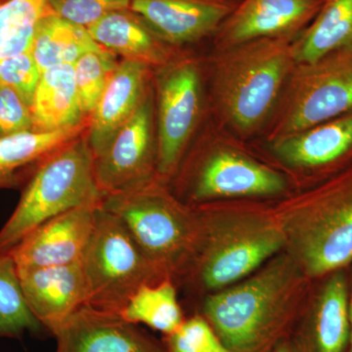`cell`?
<instances>
[{
	"mask_svg": "<svg viewBox=\"0 0 352 352\" xmlns=\"http://www.w3.org/2000/svg\"><path fill=\"white\" fill-rule=\"evenodd\" d=\"M293 43L254 39L205 52L210 119L243 142L263 138L296 64Z\"/></svg>",
	"mask_w": 352,
	"mask_h": 352,
	"instance_id": "1",
	"label": "cell"
},
{
	"mask_svg": "<svg viewBox=\"0 0 352 352\" xmlns=\"http://www.w3.org/2000/svg\"><path fill=\"white\" fill-rule=\"evenodd\" d=\"M182 203L198 207L226 199L286 196L292 183L208 117L168 183Z\"/></svg>",
	"mask_w": 352,
	"mask_h": 352,
	"instance_id": "2",
	"label": "cell"
},
{
	"mask_svg": "<svg viewBox=\"0 0 352 352\" xmlns=\"http://www.w3.org/2000/svg\"><path fill=\"white\" fill-rule=\"evenodd\" d=\"M293 259L273 261L258 274L208 296L201 312L231 352H271L294 322L289 289Z\"/></svg>",
	"mask_w": 352,
	"mask_h": 352,
	"instance_id": "3",
	"label": "cell"
},
{
	"mask_svg": "<svg viewBox=\"0 0 352 352\" xmlns=\"http://www.w3.org/2000/svg\"><path fill=\"white\" fill-rule=\"evenodd\" d=\"M279 217L303 274L318 279L346 268L352 263V164L285 201Z\"/></svg>",
	"mask_w": 352,
	"mask_h": 352,
	"instance_id": "4",
	"label": "cell"
},
{
	"mask_svg": "<svg viewBox=\"0 0 352 352\" xmlns=\"http://www.w3.org/2000/svg\"><path fill=\"white\" fill-rule=\"evenodd\" d=\"M102 206L126 227L164 279L188 271L200 243V214L159 179L104 197Z\"/></svg>",
	"mask_w": 352,
	"mask_h": 352,
	"instance_id": "5",
	"label": "cell"
},
{
	"mask_svg": "<svg viewBox=\"0 0 352 352\" xmlns=\"http://www.w3.org/2000/svg\"><path fill=\"white\" fill-rule=\"evenodd\" d=\"M87 131L39 164L22 188L12 214L0 229V254H6L32 230L57 215L99 205L103 192L94 171Z\"/></svg>",
	"mask_w": 352,
	"mask_h": 352,
	"instance_id": "6",
	"label": "cell"
},
{
	"mask_svg": "<svg viewBox=\"0 0 352 352\" xmlns=\"http://www.w3.org/2000/svg\"><path fill=\"white\" fill-rule=\"evenodd\" d=\"M157 175L168 184L210 117L205 52L183 47L153 69Z\"/></svg>",
	"mask_w": 352,
	"mask_h": 352,
	"instance_id": "7",
	"label": "cell"
},
{
	"mask_svg": "<svg viewBox=\"0 0 352 352\" xmlns=\"http://www.w3.org/2000/svg\"><path fill=\"white\" fill-rule=\"evenodd\" d=\"M352 111V46L296 63L261 141H272Z\"/></svg>",
	"mask_w": 352,
	"mask_h": 352,
	"instance_id": "8",
	"label": "cell"
},
{
	"mask_svg": "<svg viewBox=\"0 0 352 352\" xmlns=\"http://www.w3.org/2000/svg\"><path fill=\"white\" fill-rule=\"evenodd\" d=\"M80 261L87 283V305L104 311L122 314L141 286L164 279L124 223L102 205Z\"/></svg>",
	"mask_w": 352,
	"mask_h": 352,
	"instance_id": "9",
	"label": "cell"
},
{
	"mask_svg": "<svg viewBox=\"0 0 352 352\" xmlns=\"http://www.w3.org/2000/svg\"><path fill=\"white\" fill-rule=\"evenodd\" d=\"M285 245L281 227L265 220L245 219L212 232L201 222L198 251L188 271L203 288L219 291L244 279Z\"/></svg>",
	"mask_w": 352,
	"mask_h": 352,
	"instance_id": "10",
	"label": "cell"
},
{
	"mask_svg": "<svg viewBox=\"0 0 352 352\" xmlns=\"http://www.w3.org/2000/svg\"><path fill=\"white\" fill-rule=\"evenodd\" d=\"M270 157L289 182L307 190L330 179L352 164V111L272 141L249 143Z\"/></svg>",
	"mask_w": 352,
	"mask_h": 352,
	"instance_id": "11",
	"label": "cell"
},
{
	"mask_svg": "<svg viewBox=\"0 0 352 352\" xmlns=\"http://www.w3.org/2000/svg\"><path fill=\"white\" fill-rule=\"evenodd\" d=\"M94 171L105 196L138 189L159 179L153 83L131 119L107 149L95 157Z\"/></svg>",
	"mask_w": 352,
	"mask_h": 352,
	"instance_id": "12",
	"label": "cell"
},
{
	"mask_svg": "<svg viewBox=\"0 0 352 352\" xmlns=\"http://www.w3.org/2000/svg\"><path fill=\"white\" fill-rule=\"evenodd\" d=\"M325 0H241L210 41L215 50L261 38L295 41Z\"/></svg>",
	"mask_w": 352,
	"mask_h": 352,
	"instance_id": "13",
	"label": "cell"
},
{
	"mask_svg": "<svg viewBox=\"0 0 352 352\" xmlns=\"http://www.w3.org/2000/svg\"><path fill=\"white\" fill-rule=\"evenodd\" d=\"M317 280L316 291L291 339L298 352H349L351 277L342 268Z\"/></svg>",
	"mask_w": 352,
	"mask_h": 352,
	"instance_id": "14",
	"label": "cell"
},
{
	"mask_svg": "<svg viewBox=\"0 0 352 352\" xmlns=\"http://www.w3.org/2000/svg\"><path fill=\"white\" fill-rule=\"evenodd\" d=\"M101 205L73 208L36 227L8 252L17 268L50 267L82 261Z\"/></svg>",
	"mask_w": 352,
	"mask_h": 352,
	"instance_id": "15",
	"label": "cell"
},
{
	"mask_svg": "<svg viewBox=\"0 0 352 352\" xmlns=\"http://www.w3.org/2000/svg\"><path fill=\"white\" fill-rule=\"evenodd\" d=\"M56 352H168L122 315L85 305L53 333Z\"/></svg>",
	"mask_w": 352,
	"mask_h": 352,
	"instance_id": "16",
	"label": "cell"
},
{
	"mask_svg": "<svg viewBox=\"0 0 352 352\" xmlns=\"http://www.w3.org/2000/svg\"><path fill=\"white\" fill-rule=\"evenodd\" d=\"M241 0H131V8L175 47L210 41Z\"/></svg>",
	"mask_w": 352,
	"mask_h": 352,
	"instance_id": "17",
	"label": "cell"
},
{
	"mask_svg": "<svg viewBox=\"0 0 352 352\" xmlns=\"http://www.w3.org/2000/svg\"><path fill=\"white\" fill-rule=\"evenodd\" d=\"M17 270L28 307L52 335L72 314L87 305L88 288L82 261Z\"/></svg>",
	"mask_w": 352,
	"mask_h": 352,
	"instance_id": "18",
	"label": "cell"
},
{
	"mask_svg": "<svg viewBox=\"0 0 352 352\" xmlns=\"http://www.w3.org/2000/svg\"><path fill=\"white\" fill-rule=\"evenodd\" d=\"M152 80L150 67L129 60L119 62L88 119L85 135L94 159L131 119L151 88Z\"/></svg>",
	"mask_w": 352,
	"mask_h": 352,
	"instance_id": "19",
	"label": "cell"
},
{
	"mask_svg": "<svg viewBox=\"0 0 352 352\" xmlns=\"http://www.w3.org/2000/svg\"><path fill=\"white\" fill-rule=\"evenodd\" d=\"M87 31L104 50L122 60L138 62L153 69L166 64L182 50L162 38L131 7L108 14L87 28Z\"/></svg>",
	"mask_w": 352,
	"mask_h": 352,
	"instance_id": "20",
	"label": "cell"
},
{
	"mask_svg": "<svg viewBox=\"0 0 352 352\" xmlns=\"http://www.w3.org/2000/svg\"><path fill=\"white\" fill-rule=\"evenodd\" d=\"M88 122L55 131H28L0 138V190L23 188L39 164L82 135Z\"/></svg>",
	"mask_w": 352,
	"mask_h": 352,
	"instance_id": "21",
	"label": "cell"
},
{
	"mask_svg": "<svg viewBox=\"0 0 352 352\" xmlns=\"http://www.w3.org/2000/svg\"><path fill=\"white\" fill-rule=\"evenodd\" d=\"M31 110L34 131H61L88 122L76 88L74 65H59L41 74Z\"/></svg>",
	"mask_w": 352,
	"mask_h": 352,
	"instance_id": "22",
	"label": "cell"
},
{
	"mask_svg": "<svg viewBox=\"0 0 352 352\" xmlns=\"http://www.w3.org/2000/svg\"><path fill=\"white\" fill-rule=\"evenodd\" d=\"M100 47L87 29L59 17L48 8L36 25L31 51L43 74L59 65H74L85 53Z\"/></svg>",
	"mask_w": 352,
	"mask_h": 352,
	"instance_id": "23",
	"label": "cell"
},
{
	"mask_svg": "<svg viewBox=\"0 0 352 352\" xmlns=\"http://www.w3.org/2000/svg\"><path fill=\"white\" fill-rule=\"evenodd\" d=\"M296 63L352 46V0H325L316 17L293 43Z\"/></svg>",
	"mask_w": 352,
	"mask_h": 352,
	"instance_id": "24",
	"label": "cell"
},
{
	"mask_svg": "<svg viewBox=\"0 0 352 352\" xmlns=\"http://www.w3.org/2000/svg\"><path fill=\"white\" fill-rule=\"evenodd\" d=\"M120 315L131 323L145 324L166 336L177 330L185 320L170 279L141 286Z\"/></svg>",
	"mask_w": 352,
	"mask_h": 352,
	"instance_id": "25",
	"label": "cell"
},
{
	"mask_svg": "<svg viewBox=\"0 0 352 352\" xmlns=\"http://www.w3.org/2000/svg\"><path fill=\"white\" fill-rule=\"evenodd\" d=\"M43 329L25 302L12 256L0 254V339H21Z\"/></svg>",
	"mask_w": 352,
	"mask_h": 352,
	"instance_id": "26",
	"label": "cell"
},
{
	"mask_svg": "<svg viewBox=\"0 0 352 352\" xmlns=\"http://www.w3.org/2000/svg\"><path fill=\"white\" fill-rule=\"evenodd\" d=\"M48 0H0V62L31 50Z\"/></svg>",
	"mask_w": 352,
	"mask_h": 352,
	"instance_id": "27",
	"label": "cell"
},
{
	"mask_svg": "<svg viewBox=\"0 0 352 352\" xmlns=\"http://www.w3.org/2000/svg\"><path fill=\"white\" fill-rule=\"evenodd\" d=\"M118 64V57L103 47L88 51L74 64L76 88L88 119Z\"/></svg>",
	"mask_w": 352,
	"mask_h": 352,
	"instance_id": "28",
	"label": "cell"
},
{
	"mask_svg": "<svg viewBox=\"0 0 352 352\" xmlns=\"http://www.w3.org/2000/svg\"><path fill=\"white\" fill-rule=\"evenodd\" d=\"M164 346L168 352H231L201 315L186 319L177 330L166 336Z\"/></svg>",
	"mask_w": 352,
	"mask_h": 352,
	"instance_id": "29",
	"label": "cell"
},
{
	"mask_svg": "<svg viewBox=\"0 0 352 352\" xmlns=\"http://www.w3.org/2000/svg\"><path fill=\"white\" fill-rule=\"evenodd\" d=\"M41 73L32 51H25L0 62V85L12 88L32 107Z\"/></svg>",
	"mask_w": 352,
	"mask_h": 352,
	"instance_id": "30",
	"label": "cell"
},
{
	"mask_svg": "<svg viewBox=\"0 0 352 352\" xmlns=\"http://www.w3.org/2000/svg\"><path fill=\"white\" fill-rule=\"evenodd\" d=\"M131 0H48V8L74 24L89 28L113 11L129 8Z\"/></svg>",
	"mask_w": 352,
	"mask_h": 352,
	"instance_id": "31",
	"label": "cell"
},
{
	"mask_svg": "<svg viewBox=\"0 0 352 352\" xmlns=\"http://www.w3.org/2000/svg\"><path fill=\"white\" fill-rule=\"evenodd\" d=\"M32 129L31 107L12 88L0 85V138Z\"/></svg>",
	"mask_w": 352,
	"mask_h": 352,
	"instance_id": "32",
	"label": "cell"
},
{
	"mask_svg": "<svg viewBox=\"0 0 352 352\" xmlns=\"http://www.w3.org/2000/svg\"><path fill=\"white\" fill-rule=\"evenodd\" d=\"M271 352H298V351H296L293 340L288 336L278 342Z\"/></svg>",
	"mask_w": 352,
	"mask_h": 352,
	"instance_id": "33",
	"label": "cell"
},
{
	"mask_svg": "<svg viewBox=\"0 0 352 352\" xmlns=\"http://www.w3.org/2000/svg\"><path fill=\"white\" fill-rule=\"evenodd\" d=\"M349 319H351V342H349V352H352V275L351 277V289H349Z\"/></svg>",
	"mask_w": 352,
	"mask_h": 352,
	"instance_id": "34",
	"label": "cell"
}]
</instances>
